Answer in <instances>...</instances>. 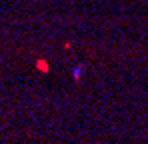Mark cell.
Returning a JSON list of instances; mask_svg holds the SVG:
<instances>
[{"mask_svg": "<svg viewBox=\"0 0 148 144\" xmlns=\"http://www.w3.org/2000/svg\"><path fill=\"white\" fill-rule=\"evenodd\" d=\"M84 68H86L84 64H76V66L72 68V78L76 80V82H78V80L82 78V72H84Z\"/></svg>", "mask_w": 148, "mask_h": 144, "instance_id": "obj_2", "label": "cell"}, {"mask_svg": "<svg viewBox=\"0 0 148 144\" xmlns=\"http://www.w3.org/2000/svg\"><path fill=\"white\" fill-rule=\"evenodd\" d=\"M36 70L42 72V74H48V72H50L48 60H46V58H38V60H36Z\"/></svg>", "mask_w": 148, "mask_h": 144, "instance_id": "obj_1", "label": "cell"}]
</instances>
